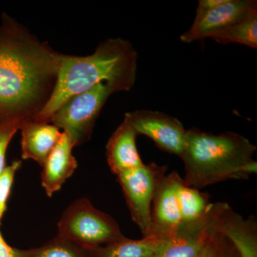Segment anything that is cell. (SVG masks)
I'll return each mask as SVG.
<instances>
[{"label": "cell", "mask_w": 257, "mask_h": 257, "mask_svg": "<svg viewBox=\"0 0 257 257\" xmlns=\"http://www.w3.org/2000/svg\"><path fill=\"white\" fill-rule=\"evenodd\" d=\"M139 135L151 139L162 151L181 157L187 130L177 118L160 111L140 109L125 114Z\"/></svg>", "instance_id": "cell-8"}, {"label": "cell", "mask_w": 257, "mask_h": 257, "mask_svg": "<svg viewBox=\"0 0 257 257\" xmlns=\"http://www.w3.org/2000/svg\"><path fill=\"white\" fill-rule=\"evenodd\" d=\"M167 167L151 162L116 176L123 191L132 219L144 236L151 235L152 200Z\"/></svg>", "instance_id": "cell-6"}, {"label": "cell", "mask_w": 257, "mask_h": 257, "mask_svg": "<svg viewBox=\"0 0 257 257\" xmlns=\"http://www.w3.org/2000/svg\"><path fill=\"white\" fill-rule=\"evenodd\" d=\"M20 130L22 157L24 160L35 161L42 167L60 141L62 133L51 123L37 121L24 123Z\"/></svg>", "instance_id": "cell-14"}, {"label": "cell", "mask_w": 257, "mask_h": 257, "mask_svg": "<svg viewBox=\"0 0 257 257\" xmlns=\"http://www.w3.org/2000/svg\"><path fill=\"white\" fill-rule=\"evenodd\" d=\"M257 12L256 0H224L212 9L198 10L190 29L180 36L184 43L204 40Z\"/></svg>", "instance_id": "cell-9"}, {"label": "cell", "mask_w": 257, "mask_h": 257, "mask_svg": "<svg viewBox=\"0 0 257 257\" xmlns=\"http://www.w3.org/2000/svg\"><path fill=\"white\" fill-rule=\"evenodd\" d=\"M179 210L182 221L195 220L207 212L211 203L207 193L188 187L182 179L177 189Z\"/></svg>", "instance_id": "cell-17"}, {"label": "cell", "mask_w": 257, "mask_h": 257, "mask_svg": "<svg viewBox=\"0 0 257 257\" xmlns=\"http://www.w3.org/2000/svg\"><path fill=\"white\" fill-rule=\"evenodd\" d=\"M221 45L238 43L257 48V12L247 18L234 24L211 37Z\"/></svg>", "instance_id": "cell-16"}, {"label": "cell", "mask_w": 257, "mask_h": 257, "mask_svg": "<svg viewBox=\"0 0 257 257\" xmlns=\"http://www.w3.org/2000/svg\"><path fill=\"white\" fill-rule=\"evenodd\" d=\"M21 166V161H15L11 165L6 166L0 175V225L7 210V204L11 193L15 175Z\"/></svg>", "instance_id": "cell-20"}, {"label": "cell", "mask_w": 257, "mask_h": 257, "mask_svg": "<svg viewBox=\"0 0 257 257\" xmlns=\"http://www.w3.org/2000/svg\"><path fill=\"white\" fill-rule=\"evenodd\" d=\"M14 251L15 257H90L89 250L57 236L40 247Z\"/></svg>", "instance_id": "cell-18"}, {"label": "cell", "mask_w": 257, "mask_h": 257, "mask_svg": "<svg viewBox=\"0 0 257 257\" xmlns=\"http://www.w3.org/2000/svg\"><path fill=\"white\" fill-rule=\"evenodd\" d=\"M114 93L110 86L100 83L68 99L52 115L50 123L63 130L74 147L79 146L90 140L103 106Z\"/></svg>", "instance_id": "cell-5"}, {"label": "cell", "mask_w": 257, "mask_h": 257, "mask_svg": "<svg viewBox=\"0 0 257 257\" xmlns=\"http://www.w3.org/2000/svg\"><path fill=\"white\" fill-rule=\"evenodd\" d=\"M256 147L239 134L214 135L187 130L182 159L184 183L199 189L228 179H248L256 174Z\"/></svg>", "instance_id": "cell-3"}, {"label": "cell", "mask_w": 257, "mask_h": 257, "mask_svg": "<svg viewBox=\"0 0 257 257\" xmlns=\"http://www.w3.org/2000/svg\"><path fill=\"white\" fill-rule=\"evenodd\" d=\"M138 135L133 126L124 118L108 140L106 145V160L115 175L143 165L137 148Z\"/></svg>", "instance_id": "cell-13"}, {"label": "cell", "mask_w": 257, "mask_h": 257, "mask_svg": "<svg viewBox=\"0 0 257 257\" xmlns=\"http://www.w3.org/2000/svg\"><path fill=\"white\" fill-rule=\"evenodd\" d=\"M225 204L211 203L201 217L182 221L172 234L162 240L155 257H200L218 231V218Z\"/></svg>", "instance_id": "cell-7"}, {"label": "cell", "mask_w": 257, "mask_h": 257, "mask_svg": "<svg viewBox=\"0 0 257 257\" xmlns=\"http://www.w3.org/2000/svg\"><path fill=\"white\" fill-rule=\"evenodd\" d=\"M74 146L68 135L62 132L60 141L42 165V186L48 197L58 192L77 168L72 154Z\"/></svg>", "instance_id": "cell-12"}, {"label": "cell", "mask_w": 257, "mask_h": 257, "mask_svg": "<svg viewBox=\"0 0 257 257\" xmlns=\"http://www.w3.org/2000/svg\"><path fill=\"white\" fill-rule=\"evenodd\" d=\"M138 55L127 40L109 38L92 55L60 56L57 84L50 101L35 121L50 123L52 115L72 96L104 83L114 92H128L136 82Z\"/></svg>", "instance_id": "cell-2"}, {"label": "cell", "mask_w": 257, "mask_h": 257, "mask_svg": "<svg viewBox=\"0 0 257 257\" xmlns=\"http://www.w3.org/2000/svg\"><path fill=\"white\" fill-rule=\"evenodd\" d=\"M217 229L231 241L239 257H257L256 216L243 217L226 203L218 218Z\"/></svg>", "instance_id": "cell-11"}, {"label": "cell", "mask_w": 257, "mask_h": 257, "mask_svg": "<svg viewBox=\"0 0 257 257\" xmlns=\"http://www.w3.org/2000/svg\"><path fill=\"white\" fill-rule=\"evenodd\" d=\"M182 179L175 171L160 179L152 200L150 236L165 239L182 222L177 189Z\"/></svg>", "instance_id": "cell-10"}, {"label": "cell", "mask_w": 257, "mask_h": 257, "mask_svg": "<svg viewBox=\"0 0 257 257\" xmlns=\"http://www.w3.org/2000/svg\"><path fill=\"white\" fill-rule=\"evenodd\" d=\"M19 130L20 128L16 126L0 128V175L6 167L5 158H6L8 146H9L12 139L13 138Z\"/></svg>", "instance_id": "cell-21"}, {"label": "cell", "mask_w": 257, "mask_h": 257, "mask_svg": "<svg viewBox=\"0 0 257 257\" xmlns=\"http://www.w3.org/2000/svg\"><path fill=\"white\" fill-rule=\"evenodd\" d=\"M61 54L9 15L0 24V128L35 121L53 94Z\"/></svg>", "instance_id": "cell-1"}, {"label": "cell", "mask_w": 257, "mask_h": 257, "mask_svg": "<svg viewBox=\"0 0 257 257\" xmlns=\"http://www.w3.org/2000/svg\"><path fill=\"white\" fill-rule=\"evenodd\" d=\"M163 239L155 236L133 240L123 236L104 246L89 250L90 257H155Z\"/></svg>", "instance_id": "cell-15"}, {"label": "cell", "mask_w": 257, "mask_h": 257, "mask_svg": "<svg viewBox=\"0 0 257 257\" xmlns=\"http://www.w3.org/2000/svg\"><path fill=\"white\" fill-rule=\"evenodd\" d=\"M0 257H15L14 248L6 242L0 232Z\"/></svg>", "instance_id": "cell-22"}, {"label": "cell", "mask_w": 257, "mask_h": 257, "mask_svg": "<svg viewBox=\"0 0 257 257\" xmlns=\"http://www.w3.org/2000/svg\"><path fill=\"white\" fill-rule=\"evenodd\" d=\"M57 236L88 250L123 237L117 222L96 209L87 198L74 201L58 222Z\"/></svg>", "instance_id": "cell-4"}, {"label": "cell", "mask_w": 257, "mask_h": 257, "mask_svg": "<svg viewBox=\"0 0 257 257\" xmlns=\"http://www.w3.org/2000/svg\"><path fill=\"white\" fill-rule=\"evenodd\" d=\"M200 257H239L234 245L218 229Z\"/></svg>", "instance_id": "cell-19"}]
</instances>
